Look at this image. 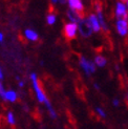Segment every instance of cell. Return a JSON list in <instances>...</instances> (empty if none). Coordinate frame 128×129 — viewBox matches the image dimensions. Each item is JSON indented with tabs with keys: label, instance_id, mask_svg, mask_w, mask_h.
Masks as SVG:
<instances>
[{
	"label": "cell",
	"instance_id": "obj_1",
	"mask_svg": "<svg viewBox=\"0 0 128 129\" xmlns=\"http://www.w3.org/2000/svg\"><path fill=\"white\" fill-rule=\"evenodd\" d=\"M30 80H31V84H33L34 90H35L37 100L39 101L40 103H45L48 99L46 98L45 93H44L43 88H42V86L40 85L39 81H38V79H37V75H36L35 73H31V74H30Z\"/></svg>",
	"mask_w": 128,
	"mask_h": 129
},
{
	"label": "cell",
	"instance_id": "obj_2",
	"mask_svg": "<svg viewBox=\"0 0 128 129\" xmlns=\"http://www.w3.org/2000/svg\"><path fill=\"white\" fill-rule=\"evenodd\" d=\"M78 29H79V31H80L81 36L85 37V38L91 36L92 31H93L92 26H91L90 22H89L88 18H87V19H86V18H83L82 20L78 23Z\"/></svg>",
	"mask_w": 128,
	"mask_h": 129
},
{
	"label": "cell",
	"instance_id": "obj_3",
	"mask_svg": "<svg viewBox=\"0 0 128 129\" xmlns=\"http://www.w3.org/2000/svg\"><path fill=\"white\" fill-rule=\"evenodd\" d=\"M78 25L77 23H73V22H69V23H66L64 25V36L67 40H72V39H75L76 38V35H77V31H78Z\"/></svg>",
	"mask_w": 128,
	"mask_h": 129
},
{
	"label": "cell",
	"instance_id": "obj_4",
	"mask_svg": "<svg viewBox=\"0 0 128 129\" xmlns=\"http://www.w3.org/2000/svg\"><path fill=\"white\" fill-rule=\"evenodd\" d=\"M80 65L84 70V73L87 76H90L95 72V64L94 62H91L87 60L85 57H80Z\"/></svg>",
	"mask_w": 128,
	"mask_h": 129
},
{
	"label": "cell",
	"instance_id": "obj_5",
	"mask_svg": "<svg viewBox=\"0 0 128 129\" xmlns=\"http://www.w3.org/2000/svg\"><path fill=\"white\" fill-rule=\"evenodd\" d=\"M116 16L118 18V20H127L128 19V9H127V6L121 1H119L117 3Z\"/></svg>",
	"mask_w": 128,
	"mask_h": 129
},
{
	"label": "cell",
	"instance_id": "obj_6",
	"mask_svg": "<svg viewBox=\"0 0 128 129\" xmlns=\"http://www.w3.org/2000/svg\"><path fill=\"white\" fill-rule=\"evenodd\" d=\"M69 9H72L76 12L83 14V11H84V5H83L82 0H67Z\"/></svg>",
	"mask_w": 128,
	"mask_h": 129
},
{
	"label": "cell",
	"instance_id": "obj_7",
	"mask_svg": "<svg viewBox=\"0 0 128 129\" xmlns=\"http://www.w3.org/2000/svg\"><path fill=\"white\" fill-rule=\"evenodd\" d=\"M66 15H67V18L70 20V22H73V23H79L82 19H83V15L80 14V13L78 12H76L72 9H69L66 13Z\"/></svg>",
	"mask_w": 128,
	"mask_h": 129
},
{
	"label": "cell",
	"instance_id": "obj_8",
	"mask_svg": "<svg viewBox=\"0 0 128 129\" xmlns=\"http://www.w3.org/2000/svg\"><path fill=\"white\" fill-rule=\"evenodd\" d=\"M117 30L121 36H126L128 34V21L127 20H118L117 21Z\"/></svg>",
	"mask_w": 128,
	"mask_h": 129
},
{
	"label": "cell",
	"instance_id": "obj_9",
	"mask_svg": "<svg viewBox=\"0 0 128 129\" xmlns=\"http://www.w3.org/2000/svg\"><path fill=\"white\" fill-rule=\"evenodd\" d=\"M88 20H89V22H90L94 33H99V31L101 30V25H100V22H99V19H98L97 15H93V14L89 15Z\"/></svg>",
	"mask_w": 128,
	"mask_h": 129
},
{
	"label": "cell",
	"instance_id": "obj_10",
	"mask_svg": "<svg viewBox=\"0 0 128 129\" xmlns=\"http://www.w3.org/2000/svg\"><path fill=\"white\" fill-rule=\"evenodd\" d=\"M24 35H25V38L29 41H37L38 38H39L38 37V34L33 29H25Z\"/></svg>",
	"mask_w": 128,
	"mask_h": 129
},
{
	"label": "cell",
	"instance_id": "obj_11",
	"mask_svg": "<svg viewBox=\"0 0 128 129\" xmlns=\"http://www.w3.org/2000/svg\"><path fill=\"white\" fill-rule=\"evenodd\" d=\"M106 63H107L106 58H104L103 56H101V55L95 56V58H94V64H95L97 66H99V67H103V66L106 65Z\"/></svg>",
	"mask_w": 128,
	"mask_h": 129
},
{
	"label": "cell",
	"instance_id": "obj_12",
	"mask_svg": "<svg viewBox=\"0 0 128 129\" xmlns=\"http://www.w3.org/2000/svg\"><path fill=\"white\" fill-rule=\"evenodd\" d=\"M97 17L99 19V22H100V25H101V29H103L104 31H108V27H107V24L104 20V17H103V14H102V12L100 13H97Z\"/></svg>",
	"mask_w": 128,
	"mask_h": 129
},
{
	"label": "cell",
	"instance_id": "obj_13",
	"mask_svg": "<svg viewBox=\"0 0 128 129\" xmlns=\"http://www.w3.org/2000/svg\"><path fill=\"white\" fill-rule=\"evenodd\" d=\"M18 98L17 92H15L14 90H8L5 93V100L9 102H15Z\"/></svg>",
	"mask_w": 128,
	"mask_h": 129
},
{
	"label": "cell",
	"instance_id": "obj_14",
	"mask_svg": "<svg viewBox=\"0 0 128 129\" xmlns=\"http://www.w3.org/2000/svg\"><path fill=\"white\" fill-rule=\"evenodd\" d=\"M56 19H57V17H56V15H55V14H53V13H50V14H48V15H47V17H46L47 24H48V25H53V24H55Z\"/></svg>",
	"mask_w": 128,
	"mask_h": 129
},
{
	"label": "cell",
	"instance_id": "obj_15",
	"mask_svg": "<svg viewBox=\"0 0 128 129\" xmlns=\"http://www.w3.org/2000/svg\"><path fill=\"white\" fill-rule=\"evenodd\" d=\"M6 119H8V122L10 125H15V117L14 114H13V112H8V114H6Z\"/></svg>",
	"mask_w": 128,
	"mask_h": 129
},
{
	"label": "cell",
	"instance_id": "obj_16",
	"mask_svg": "<svg viewBox=\"0 0 128 129\" xmlns=\"http://www.w3.org/2000/svg\"><path fill=\"white\" fill-rule=\"evenodd\" d=\"M93 8H94V11L97 13L102 12V3H101V1H99V0H95V1L93 2Z\"/></svg>",
	"mask_w": 128,
	"mask_h": 129
},
{
	"label": "cell",
	"instance_id": "obj_17",
	"mask_svg": "<svg viewBox=\"0 0 128 129\" xmlns=\"http://www.w3.org/2000/svg\"><path fill=\"white\" fill-rule=\"evenodd\" d=\"M5 93H6V91L4 90L3 85L1 84V82H0V96H1L3 100H5Z\"/></svg>",
	"mask_w": 128,
	"mask_h": 129
},
{
	"label": "cell",
	"instance_id": "obj_18",
	"mask_svg": "<svg viewBox=\"0 0 128 129\" xmlns=\"http://www.w3.org/2000/svg\"><path fill=\"white\" fill-rule=\"evenodd\" d=\"M95 110H97V112H98V114L100 115V117H102V118H105V117H106V113L104 112V110H103L102 108L98 107L97 109H95Z\"/></svg>",
	"mask_w": 128,
	"mask_h": 129
},
{
	"label": "cell",
	"instance_id": "obj_19",
	"mask_svg": "<svg viewBox=\"0 0 128 129\" xmlns=\"http://www.w3.org/2000/svg\"><path fill=\"white\" fill-rule=\"evenodd\" d=\"M67 0H52L53 3H57V2H60V3H65Z\"/></svg>",
	"mask_w": 128,
	"mask_h": 129
},
{
	"label": "cell",
	"instance_id": "obj_20",
	"mask_svg": "<svg viewBox=\"0 0 128 129\" xmlns=\"http://www.w3.org/2000/svg\"><path fill=\"white\" fill-rule=\"evenodd\" d=\"M113 105L114 106H119V100L118 99H114L113 100Z\"/></svg>",
	"mask_w": 128,
	"mask_h": 129
},
{
	"label": "cell",
	"instance_id": "obj_21",
	"mask_svg": "<svg viewBox=\"0 0 128 129\" xmlns=\"http://www.w3.org/2000/svg\"><path fill=\"white\" fill-rule=\"evenodd\" d=\"M23 85H24V82H23V81H19V86L23 87Z\"/></svg>",
	"mask_w": 128,
	"mask_h": 129
},
{
	"label": "cell",
	"instance_id": "obj_22",
	"mask_svg": "<svg viewBox=\"0 0 128 129\" xmlns=\"http://www.w3.org/2000/svg\"><path fill=\"white\" fill-rule=\"evenodd\" d=\"M2 41H3V34L0 33V42H2Z\"/></svg>",
	"mask_w": 128,
	"mask_h": 129
},
{
	"label": "cell",
	"instance_id": "obj_23",
	"mask_svg": "<svg viewBox=\"0 0 128 129\" xmlns=\"http://www.w3.org/2000/svg\"><path fill=\"white\" fill-rule=\"evenodd\" d=\"M3 78V74H2V70H1V68H0V80H1Z\"/></svg>",
	"mask_w": 128,
	"mask_h": 129
},
{
	"label": "cell",
	"instance_id": "obj_24",
	"mask_svg": "<svg viewBox=\"0 0 128 129\" xmlns=\"http://www.w3.org/2000/svg\"><path fill=\"white\" fill-rule=\"evenodd\" d=\"M119 1H121V2L124 3V2H127V0H119Z\"/></svg>",
	"mask_w": 128,
	"mask_h": 129
},
{
	"label": "cell",
	"instance_id": "obj_25",
	"mask_svg": "<svg viewBox=\"0 0 128 129\" xmlns=\"http://www.w3.org/2000/svg\"><path fill=\"white\" fill-rule=\"evenodd\" d=\"M127 9H128V0H127Z\"/></svg>",
	"mask_w": 128,
	"mask_h": 129
},
{
	"label": "cell",
	"instance_id": "obj_26",
	"mask_svg": "<svg viewBox=\"0 0 128 129\" xmlns=\"http://www.w3.org/2000/svg\"><path fill=\"white\" fill-rule=\"evenodd\" d=\"M127 101H128V93H127Z\"/></svg>",
	"mask_w": 128,
	"mask_h": 129
}]
</instances>
